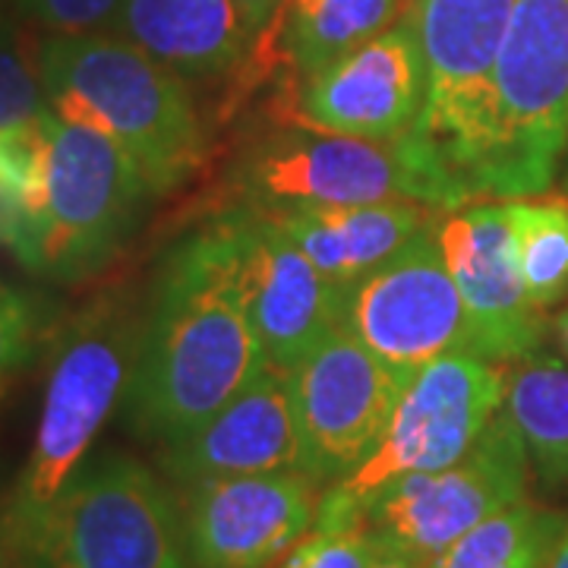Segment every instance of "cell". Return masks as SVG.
Masks as SVG:
<instances>
[{
  "mask_svg": "<svg viewBox=\"0 0 568 568\" xmlns=\"http://www.w3.org/2000/svg\"><path fill=\"white\" fill-rule=\"evenodd\" d=\"M265 361L222 215L164 256L121 402L142 443L174 446L244 392Z\"/></svg>",
  "mask_w": 568,
  "mask_h": 568,
  "instance_id": "6da1fadb",
  "label": "cell"
},
{
  "mask_svg": "<svg viewBox=\"0 0 568 568\" xmlns=\"http://www.w3.org/2000/svg\"><path fill=\"white\" fill-rule=\"evenodd\" d=\"M39 70L54 118L92 126L136 162L152 196H168L205 162V126L190 85L118 32L39 41Z\"/></svg>",
  "mask_w": 568,
  "mask_h": 568,
  "instance_id": "7a4b0ae2",
  "label": "cell"
},
{
  "mask_svg": "<svg viewBox=\"0 0 568 568\" xmlns=\"http://www.w3.org/2000/svg\"><path fill=\"white\" fill-rule=\"evenodd\" d=\"M142 316L121 297L85 306L63 332L41 398L39 426L0 511V568H26L44 511L92 455L104 420L121 410L140 345Z\"/></svg>",
  "mask_w": 568,
  "mask_h": 568,
  "instance_id": "3957f363",
  "label": "cell"
},
{
  "mask_svg": "<svg viewBox=\"0 0 568 568\" xmlns=\"http://www.w3.org/2000/svg\"><path fill=\"white\" fill-rule=\"evenodd\" d=\"M515 0H414L424 51V104L398 152L426 205L452 212L474 203V178L487 142L496 61Z\"/></svg>",
  "mask_w": 568,
  "mask_h": 568,
  "instance_id": "277c9868",
  "label": "cell"
},
{
  "mask_svg": "<svg viewBox=\"0 0 568 568\" xmlns=\"http://www.w3.org/2000/svg\"><path fill=\"white\" fill-rule=\"evenodd\" d=\"M568 149V0H515L496 61L474 200L540 196Z\"/></svg>",
  "mask_w": 568,
  "mask_h": 568,
  "instance_id": "5b68a950",
  "label": "cell"
},
{
  "mask_svg": "<svg viewBox=\"0 0 568 568\" xmlns=\"http://www.w3.org/2000/svg\"><path fill=\"white\" fill-rule=\"evenodd\" d=\"M26 568H193L183 506L136 458L89 455L44 511Z\"/></svg>",
  "mask_w": 568,
  "mask_h": 568,
  "instance_id": "8992f818",
  "label": "cell"
},
{
  "mask_svg": "<svg viewBox=\"0 0 568 568\" xmlns=\"http://www.w3.org/2000/svg\"><path fill=\"white\" fill-rule=\"evenodd\" d=\"M508 364L446 354L402 388L379 448L347 480L323 489L316 528H364L366 506L392 484L455 465L506 405Z\"/></svg>",
  "mask_w": 568,
  "mask_h": 568,
  "instance_id": "52a82bcc",
  "label": "cell"
},
{
  "mask_svg": "<svg viewBox=\"0 0 568 568\" xmlns=\"http://www.w3.org/2000/svg\"><path fill=\"white\" fill-rule=\"evenodd\" d=\"M149 196L142 171L118 142L54 118L44 212L17 260L54 282L85 278L121 250Z\"/></svg>",
  "mask_w": 568,
  "mask_h": 568,
  "instance_id": "ba28073f",
  "label": "cell"
},
{
  "mask_svg": "<svg viewBox=\"0 0 568 568\" xmlns=\"http://www.w3.org/2000/svg\"><path fill=\"white\" fill-rule=\"evenodd\" d=\"M528 477V452L503 407L455 465L383 489L366 506L361 525L388 549L424 566L489 515L525 499Z\"/></svg>",
  "mask_w": 568,
  "mask_h": 568,
  "instance_id": "9c48e42d",
  "label": "cell"
},
{
  "mask_svg": "<svg viewBox=\"0 0 568 568\" xmlns=\"http://www.w3.org/2000/svg\"><path fill=\"white\" fill-rule=\"evenodd\" d=\"M342 325L405 383L446 354H477L436 219L386 265L347 284Z\"/></svg>",
  "mask_w": 568,
  "mask_h": 568,
  "instance_id": "30bf717a",
  "label": "cell"
},
{
  "mask_svg": "<svg viewBox=\"0 0 568 568\" xmlns=\"http://www.w3.org/2000/svg\"><path fill=\"white\" fill-rule=\"evenodd\" d=\"M241 205L272 219L338 205L420 200L395 142H369L291 123L253 142L237 168Z\"/></svg>",
  "mask_w": 568,
  "mask_h": 568,
  "instance_id": "8fae6325",
  "label": "cell"
},
{
  "mask_svg": "<svg viewBox=\"0 0 568 568\" xmlns=\"http://www.w3.org/2000/svg\"><path fill=\"white\" fill-rule=\"evenodd\" d=\"M405 379L335 325L301 364L287 369V392L301 439V465L320 487L347 480L379 448Z\"/></svg>",
  "mask_w": 568,
  "mask_h": 568,
  "instance_id": "7c38bea8",
  "label": "cell"
},
{
  "mask_svg": "<svg viewBox=\"0 0 568 568\" xmlns=\"http://www.w3.org/2000/svg\"><path fill=\"white\" fill-rule=\"evenodd\" d=\"M222 222L265 361L287 373L342 325L345 287L325 278L278 219L234 205Z\"/></svg>",
  "mask_w": 568,
  "mask_h": 568,
  "instance_id": "4fadbf2b",
  "label": "cell"
},
{
  "mask_svg": "<svg viewBox=\"0 0 568 568\" xmlns=\"http://www.w3.org/2000/svg\"><path fill=\"white\" fill-rule=\"evenodd\" d=\"M436 237L465 301L477 357L511 364L544 347L547 310L534 304L506 200H474L436 215Z\"/></svg>",
  "mask_w": 568,
  "mask_h": 568,
  "instance_id": "5bb4252c",
  "label": "cell"
},
{
  "mask_svg": "<svg viewBox=\"0 0 568 568\" xmlns=\"http://www.w3.org/2000/svg\"><path fill=\"white\" fill-rule=\"evenodd\" d=\"M323 487L304 470L215 477L183 489L193 568H272L316 525Z\"/></svg>",
  "mask_w": 568,
  "mask_h": 568,
  "instance_id": "9a60e30c",
  "label": "cell"
},
{
  "mask_svg": "<svg viewBox=\"0 0 568 568\" xmlns=\"http://www.w3.org/2000/svg\"><path fill=\"white\" fill-rule=\"evenodd\" d=\"M424 104V51L407 13L301 85L294 123L369 142H398Z\"/></svg>",
  "mask_w": 568,
  "mask_h": 568,
  "instance_id": "2e32d148",
  "label": "cell"
},
{
  "mask_svg": "<svg viewBox=\"0 0 568 568\" xmlns=\"http://www.w3.org/2000/svg\"><path fill=\"white\" fill-rule=\"evenodd\" d=\"M162 470L183 489L215 477L304 470L287 373L265 364L260 376L200 429L162 448Z\"/></svg>",
  "mask_w": 568,
  "mask_h": 568,
  "instance_id": "e0dca14e",
  "label": "cell"
},
{
  "mask_svg": "<svg viewBox=\"0 0 568 568\" xmlns=\"http://www.w3.org/2000/svg\"><path fill=\"white\" fill-rule=\"evenodd\" d=\"M111 32L183 80L241 73L256 41L234 0H121Z\"/></svg>",
  "mask_w": 568,
  "mask_h": 568,
  "instance_id": "ac0fdd59",
  "label": "cell"
},
{
  "mask_svg": "<svg viewBox=\"0 0 568 568\" xmlns=\"http://www.w3.org/2000/svg\"><path fill=\"white\" fill-rule=\"evenodd\" d=\"M439 212L443 209L420 200H383L284 215L278 222L325 278L347 287L386 265Z\"/></svg>",
  "mask_w": 568,
  "mask_h": 568,
  "instance_id": "d6986e66",
  "label": "cell"
},
{
  "mask_svg": "<svg viewBox=\"0 0 568 568\" xmlns=\"http://www.w3.org/2000/svg\"><path fill=\"white\" fill-rule=\"evenodd\" d=\"M407 13L405 0H284L275 29L284 61L304 85Z\"/></svg>",
  "mask_w": 568,
  "mask_h": 568,
  "instance_id": "ffe728a7",
  "label": "cell"
},
{
  "mask_svg": "<svg viewBox=\"0 0 568 568\" xmlns=\"http://www.w3.org/2000/svg\"><path fill=\"white\" fill-rule=\"evenodd\" d=\"M503 407L537 480L547 489H568V361L544 347L511 361Z\"/></svg>",
  "mask_w": 568,
  "mask_h": 568,
  "instance_id": "44dd1931",
  "label": "cell"
},
{
  "mask_svg": "<svg viewBox=\"0 0 568 568\" xmlns=\"http://www.w3.org/2000/svg\"><path fill=\"white\" fill-rule=\"evenodd\" d=\"M568 530V515L528 496L489 515L420 568H547Z\"/></svg>",
  "mask_w": 568,
  "mask_h": 568,
  "instance_id": "7402d4cb",
  "label": "cell"
},
{
  "mask_svg": "<svg viewBox=\"0 0 568 568\" xmlns=\"http://www.w3.org/2000/svg\"><path fill=\"white\" fill-rule=\"evenodd\" d=\"M51 123L44 121L0 130V244L20 256L29 244L48 196V149H51Z\"/></svg>",
  "mask_w": 568,
  "mask_h": 568,
  "instance_id": "603a6c76",
  "label": "cell"
},
{
  "mask_svg": "<svg viewBox=\"0 0 568 568\" xmlns=\"http://www.w3.org/2000/svg\"><path fill=\"white\" fill-rule=\"evenodd\" d=\"M518 263L537 306L568 297V196H518L506 200Z\"/></svg>",
  "mask_w": 568,
  "mask_h": 568,
  "instance_id": "cb8c5ba5",
  "label": "cell"
},
{
  "mask_svg": "<svg viewBox=\"0 0 568 568\" xmlns=\"http://www.w3.org/2000/svg\"><path fill=\"white\" fill-rule=\"evenodd\" d=\"M51 111L39 70V44L26 48L22 36L0 22V130H17L44 121Z\"/></svg>",
  "mask_w": 568,
  "mask_h": 568,
  "instance_id": "d4e9b609",
  "label": "cell"
},
{
  "mask_svg": "<svg viewBox=\"0 0 568 568\" xmlns=\"http://www.w3.org/2000/svg\"><path fill=\"white\" fill-rule=\"evenodd\" d=\"M383 540L369 528H316L284 552L278 568H369Z\"/></svg>",
  "mask_w": 568,
  "mask_h": 568,
  "instance_id": "484cf974",
  "label": "cell"
},
{
  "mask_svg": "<svg viewBox=\"0 0 568 568\" xmlns=\"http://www.w3.org/2000/svg\"><path fill=\"white\" fill-rule=\"evenodd\" d=\"M36 338H39L36 301L20 287L0 282V388L29 361Z\"/></svg>",
  "mask_w": 568,
  "mask_h": 568,
  "instance_id": "4316f807",
  "label": "cell"
},
{
  "mask_svg": "<svg viewBox=\"0 0 568 568\" xmlns=\"http://www.w3.org/2000/svg\"><path fill=\"white\" fill-rule=\"evenodd\" d=\"M26 17L54 36L111 32L121 0H13Z\"/></svg>",
  "mask_w": 568,
  "mask_h": 568,
  "instance_id": "83f0119b",
  "label": "cell"
},
{
  "mask_svg": "<svg viewBox=\"0 0 568 568\" xmlns=\"http://www.w3.org/2000/svg\"><path fill=\"white\" fill-rule=\"evenodd\" d=\"M234 3H237V10H241V17H244L246 29H250L253 39L263 36L265 29L275 22L278 10L284 7V0H234Z\"/></svg>",
  "mask_w": 568,
  "mask_h": 568,
  "instance_id": "f1b7e54d",
  "label": "cell"
},
{
  "mask_svg": "<svg viewBox=\"0 0 568 568\" xmlns=\"http://www.w3.org/2000/svg\"><path fill=\"white\" fill-rule=\"evenodd\" d=\"M369 568H420L414 559H407L402 552H395V549H388L383 544V549L376 552V559H373V566Z\"/></svg>",
  "mask_w": 568,
  "mask_h": 568,
  "instance_id": "f546056e",
  "label": "cell"
},
{
  "mask_svg": "<svg viewBox=\"0 0 568 568\" xmlns=\"http://www.w3.org/2000/svg\"><path fill=\"white\" fill-rule=\"evenodd\" d=\"M552 338H556V345L562 351V357L568 361V306L552 320Z\"/></svg>",
  "mask_w": 568,
  "mask_h": 568,
  "instance_id": "4dcf8cb0",
  "label": "cell"
},
{
  "mask_svg": "<svg viewBox=\"0 0 568 568\" xmlns=\"http://www.w3.org/2000/svg\"><path fill=\"white\" fill-rule=\"evenodd\" d=\"M547 568H568V530L562 534V540H559V547L552 552V559H549Z\"/></svg>",
  "mask_w": 568,
  "mask_h": 568,
  "instance_id": "1f68e13d",
  "label": "cell"
},
{
  "mask_svg": "<svg viewBox=\"0 0 568 568\" xmlns=\"http://www.w3.org/2000/svg\"><path fill=\"white\" fill-rule=\"evenodd\" d=\"M559 183H562V193L568 196V149H566V159H562V171H559Z\"/></svg>",
  "mask_w": 568,
  "mask_h": 568,
  "instance_id": "d6a6232c",
  "label": "cell"
}]
</instances>
